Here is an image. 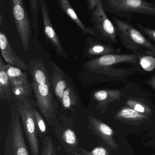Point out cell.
I'll return each mask as SVG.
<instances>
[{"mask_svg": "<svg viewBox=\"0 0 155 155\" xmlns=\"http://www.w3.org/2000/svg\"><path fill=\"white\" fill-rule=\"evenodd\" d=\"M37 108V104L35 101L32 106V111L37 128V135L38 137H39L44 138L48 133V128L44 120V118L38 110Z\"/></svg>", "mask_w": 155, "mask_h": 155, "instance_id": "cell-20", "label": "cell"}, {"mask_svg": "<svg viewBox=\"0 0 155 155\" xmlns=\"http://www.w3.org/2000/svg\"><path fill=\"white\" fill-rule=\"evenodd\" d=\"M74 118L61 114L58 116L54 133L64 151L68 154L79 152V141L73 128Z\"/></svg>", "mask_w": 155, "mask_h": 155, "instance_id": "cell-8", "label": "cell"}, {"mask_svg": "<svg viewBox=\"0 0 155 155\" xmlns=\"http://www.w3.org/2000/svg\"><path fill=\"white\" fill-rule=\"evenodd\" d=\"M100 0H88L87 1V4L90 11L93 12L97 6L100 2Z\"/></svg>", "mask_w": 155, "mask_h": 155, "instance_id": "cell-29", "label": "cell"}, {"mask_svg": "<svg viewBox=\"0 0 155 155\" xmlns=\"http://www.w3.org/2000/svg\"><path fill=\"white\" fill-rule=\"evenodd\" d=\"M122 93L118 90H101L93 94V98L97 103V108L104 110L108 104L119 101Z\"/></svg>", "mask_w": 155, "mask_h": 155, "instance_id": "cell-16", "label": "cell"}, {"mask_svg": "<svg viewBox=\"0 0 155 155\" xmlns=\"http://www.w3.org/2000/svg\"><path fill=\"white\" fill-rule=\"evenodd\" d=\"M12 94L15 100L30 98L32 94V85L29 82L12 87Z\"/></svg>", "mask_w": 155, "mask_h": 155, "instance_id": "cell-22", "label": "cell"}, {"mask_svg": "<svg viewBox=\"0 0 155 155\" xmlns=\"http://www.w3.org/2000/svg\"><path fill=\"white\" fill-rule=\"evenodd\" d=\"M78 99L77 92L69 80L68 87L64 91L60 103L61 107L75 114L76 111L75 107L78 104Z\"/></svg>", "mask_w": 155, "mask_h": 155, "instance_id": "cell-18", "label": "cell"}, {"mask_svg": "<svg viewBox=\"0 0 155 155\" xmlns=\"http://www.w3.org/2000/svg\"><path fill=\"white\" fill-rule=\"evenodd\" d=\"M11 119L8 128L4 155H30L18 107L11 105Z\"/></svg>", "mask_w": 155, "mask_h": 155, "instance_id": "cell-5", "label": "cell"}, {"mask_svg": "<svg viewBox=\"0 0 155 155\" xmlns=\"http://www.w3.org/2000/svg\"><path fill=\"white\" fill-rule=\"evenodd\" d=\"M139 62L141 68L147 71H150L155 68V57L151 55L140 56Z\"/></svg>", "mask_w": 155, "mask_h": 155, "instance_id": "cell-24", "label": "cell"}, {"mask_svg": "<svg viewBox=\"0 0 155 155\" xmlns=\"http://www.w3.org/2000/svg\"><path fill=\"white\" fill-rule=\"evenodd\" d=\"M145 83L151 87L155 90V73L151 75L150 78L145 82Z\"/></svg>", "mask_w": 155, "mask_h": 155, "instance_id": "cell-30", "label": "cell"}, {"mask_svg": "<svg viewBox=\"0 0 155 155\" xmlns=\"http://www.w3.org/2000/svg\"><path fill=\"white\" fill-rule=\"evenodd\" d=\"M127 104L131 108L140 113H150V110L145 104L135 99H129L127 101Z\"/></svg>", "mask_w": 155, "mask_h": 155, "instance_id": "cell-26", "label": "cell"}, {"mask_svg": "<svg viewBox=\"0 0 155 155\" xmlns=\"http://www.w3.org/2000/svg\"><path fill=\"white\" fill-rule=\"evenodd\" d=\"M68 155H82L79 152H75V153H72L71 154H68Z\"/></svg>", "mask_w": 155, "mask_h": 155, "instance_id": "cell-31", "label": "cell"}, {"mask_svg": "<svg viewBox=\"0 0 155 155\" xmlns=\"http://www.w3.org/2000/svg\"><path fill=\"white\" fill-rule=\"evenodd\" d=\"M5 64L0 58V101H5L11 105L15 101L12 86L5 69Z\"/></svg>", "mask_w": 155, "mask_h": 155, "instance_id": "cell-15", "label": "cell"}, {"mask_svg": "<svg viewBox=\"0 0 155 155\" xmlns=\"http://www.w3.org/2000/svg\"><path fill=\"white\" fill-rule=\"evenodd\" d=\"M120 40L127 50L140 56L151 55L155 57V46L140 31L128 22L112 18Z\"/></svg>", "mask_w": 155, "mask_h": 155, "instance_id": "cell-3", "label": "cell"}, {"mask_svg": "<svg viewBox=\"0 0 155 155\" xmlns=\"http://www.w3.org/2000/svg\"><path fill=\"white\" fill-rule=\"evenodd\" d=\"M140 55L137 53L112 54L106 55L83 63L79 77L83 87L107 80V78L121 77L129 73L130 68H115L122 63L137 64Z\"/></svg>", "mask_w": 155, "mask_h": 155, "instance_id": "cell-1", "label": "cell"}, {"mask_svg": "<svg viewBox=\"0 0 155 155\" xmlns=\"http://www.w3.org/2000/svg\"><path fill=\"white\" fill-rule=\"evenodd\" d=\"M29 71L32 78L37 107L47 124L54 127L59 105L54 98L48 69L41 60L32 59L30 62Z\"/></svg>", "mask_w": 155, "mask_h": 155, "instance_id": "cell-2", "label": "cell"}, {"mask_svg": "<svg viewBox=\"0 0 155 155\" xmlns=\"http://www.w3.org/2000/svg\"><path fill=\"white\" fill-rule=\"evenodd\" d=\"M85 42L86 47L82 53L85 58L92 60L106 55L121 53L120 48L98 40L92 36L86 38Z\"/></svg>", "mask_w": 155, "mask_h": 155, "instance_id": "cell-11", "label": "cell"}, {"mask_svg": "<svg viewBox=\"0 0 155 155\" xmlns=\"http://www.w3.org/2000/svg\"><path fill=\"white\" fill-rule=\"evenodd\" d=\"M12 2L13 19L19 36L24 50L28 51L29 48L31 29L27 8L22 0H13Z\"/></svg>", "mask_w": 155, "mask_h": 155, "instance_id": "cell-9", "label": "cell"}, {"mask_svg": "<svg viewBox=\"0 0 155 155\" xmlns=\"http://www.w3.org/2000/svg\"><path fill=\"white\" fill-rule=\"evenodd\" d=\"M53 70L50 78L54 95L61 103L64 91L68 87L69 78L55 63H52Z\"/></svg>", "mask_w": 155, "mask_h": 155, "instance_id": "cell-14", "label": "cell"}, {"mask_svg": "<svg viewBox=\"0 0 155 155\" xmlns=\"http://www.w3.org/2000/svg\"><path fill=\"white\" fill-rule=\"evenodd\" d=\"M0 24L2 26V18L1 14L0 15Z\"/></svg>", "mask_w": 155, "mask_h": 155, "instance_id": "cell-32", "label": "cell"}, {"mask_svg": "<svg viewBox=\"0 0 155 155\" xmlns=\"http://www.w3.org/2000/svg\"><path fill=\"white\" fill-rule=\"evenodd\" d=\"M117 117L119 119L130 120H141L145 118L144 114L130 107L123 108L120 109L117 114Z\"/></svg>", "mask_w": 155, "mask_h": 155, "instance_id": "cell-23", "label": "cell"}, {"mask_svg": "<svg viewBox=\"0 0 155 155\" xmlns=\"http://www.w3.org/2000/svg\"><path fill=\"white\" fill-rule=\"evenodd\" d=\"M78 152L82 155H109L107 150L101 147H97L91 151L79 147Z\"/></svg>", "mask_w": 155, "mask_h": 155, "instance_id": "cell-27", "label": "cell"}, {"mask_svg": "<svg viewBox=\"0 0 155 155\" xmlns=\"http://www.w3.org/2000/svg\"><path fill=\"white\" fill-rule=\"evenodd\" d=\"M34 101L30 98L15 100L13 103L18 107L23 131L29 145L31 155H39V144L32 111Z\"/></svg>", "mask_w": 155, "mask_h": 155, "instance_id": "cell-6", "label": "cell"}, {"mask_svg": "<svg viewBox=\"0 0 155 155\" xmlns=\"http://www.w3.org/2000/svg\"><path fill=\"white\" fill-rule=\"evenodd\" d=\"M5 69L8 76L12 87L21 85L28 82V74L21 69L10 63L5 64Z\"/></svg>", "mask_w": 155, "mask_h": 155, "instance_id": "cell-19", "label": "cell"}, {"mask_svg": "<svg viewBox=\"0 0 155 155\" xmlns=\"http://www.w3.org/2000/svg\"><path fill=\"white\" fill-rule=\"evenodd\" d=\"M102 3L104 10L121 18H131L135 14L155 17L154 2L142 0H106Z\"/></svg>", "mask_w": 155, "mask_h": 155, "instance_id": "cell-4", "label": "cell"}, {"mask_svg": "<svg viewBox=\"0 0 155 155\" xmlns=\"http://www.w3.org/2000/svg\"><path fill=\"white\" fill-rule=\"evenodd\" d=\"M40 10L42 16L44 34L46 38L52 45L58 55L64 58H68L67 53L64 50L58 36L52 26L48 5L44 0H41Z\"/></svg>", "mask_w": 155, "mask_h": 155, "instance_id": "cell-10", "label": "cell"}, {"mask_svg": "<svg viewBox=\"0 0 155 155\" xmlns=\"http://www.w3.org/2000/svg\"><path fill=\"white\" fill-rule=\"evenodd\" d=\"M43 147L41 155H56V150L55 145L51 137L47 136L43 138Z\"/></svg>", "mask_w": 155, "mask_h": 155, "instance_id": "cell-25", "label": "cell"}, {"mask_svg": "<svg viewBox=\"0 0 155 155\" xmlns=\"http://www.w3.org/2000/svg\"><path fill=\"white\" fill-rule=\"evenodd\" d=\"M90 20L94 38L112 45L117 43L116 27L106 15L101 1L91 12Z\"/></svg>", "mask_w": 155, "mask_h": 155, "instance_id": "cell-7", "label": "cell"}, {"mask_svg": "<svg viewBox=\"0 0 155 155\" xmlns=\"http://www.w3.org/2000/svg\"><path fill=\"white\" fill-rule=\"evenodd\" d=\"M0 47L2 54L8 63L23 70L29 69V66L15 53L6 35L2 31H0Z\"/></svg>", "mask_w": 155, "mask_h": 155, "instance_id": "cell-13", "label": "cell"}, {"mask_svg": "<svg viewBox=\"0 0 155 155\" xmlns=\"http://www.w3.org/2000/svg\"><path fill=\"white\" fill-rule=\"evenodd\" d=\"M41 0H30L29 1V9L32 20L34 32V38L38 40V15L41 5Z\"/></svg>", "mask_w": 155, "mask_h": 155, "instance_id": "cell-21", "label": "cell"}, {"mask_svg": "<svg viewBox=\"0 0 155 155\" xmlns=\"http://www.w3.org/2000/svg\"><path fill=\"white\" fill-rule=\"evenodd\" d=\"M88 128L97 134L110 147L117 149L118 146L113 138L114 132L112 129L101 120L94 117H88Z\"/></svg>", "mask_w": 155, "mask_h": 155, "instance_id": "cell-12", "label": "cell"}, {"mask_svg": "<svg viewBox=\"0 0 155 155\" xmlns=\"http://www.w3.org/2000/svg\"><path fill=\"white\" fill-rule=\"evenodd\" d=\"M137 26L142 34L147 36L152 42L155 43V29L147 28L140 23H137Z\"/></svg>", "mask_w": 155, "mask_h": 155, "instance_id": "cell-28", "label": "cell"}, {"mask_svg": "<svg viewBox=\"0 0 155 155\" xmlns=\"http://www.w3.org/2000/svg\"><path fill=\"white\" fill-rule=\"evenodd\" d=\"M59 5L63 12L78 26L84 34H90L92 37H94V33L91 28L87 27L82 23L68 1L60 0L59 1Z\"/></svg>", "mask_w": 155, "mask_h": 155, "instance_id": "cell-17", "label": "cell"}]
</instances>
